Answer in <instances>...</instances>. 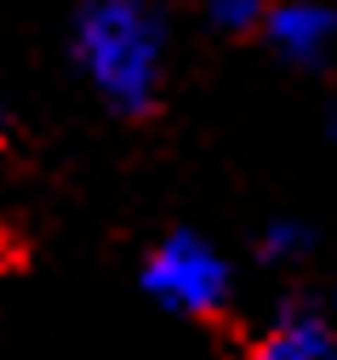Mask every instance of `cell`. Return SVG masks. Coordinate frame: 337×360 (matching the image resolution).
Here are the masks:
<instances>
[{
    "label": "cell",
    "mask_w": 337,
    "mask_h": 360,
    "mask_svg": "<svg viewBox=\"0 0 337 360\" xmlns=\"http://www.w3.org/2000/svg\"><path fill=\"white\" fill-rule=\"evenodd\" d=\"M263 23H269V34H274V40H286V46H309V40H320V29H331V18H326V12H303V6L274 12V18H263Z\"/></svg>",
    "instance_id": "277c9868"
},
{
    "label": "cell",
    "mask_w": 337,
    "mask_h": 360,
    "mask_svg": "<svg viewBox=\"0 0 337 360\" xmlns=\"http://www.w3.org/2000/svg\"><path fill=\"white\" fill-rule=\"evenodd\" d=\"M155 23L137 0H103L86 18V40L80 52L98 75V86L120 103V109H149L155 98Z\"/></svg>",
    "instance_id": "6da1fadb"
},
{
    "label": "cell",
    "mask_w": 337,
    "mask_h": 360,
    "mask_svg": "<svg viewBox=\"0 0 337 360\" xmlns=\"http://www.w3.org/2000/svg\"><path fill=\"white\" fill-rule=\"evenodd\" d=\"M252 18H263L257 0H217V23H252Z\"/></svg>",
    "instance_id": "5b68a950"
},
{
    "label": "cell",
    "mask_w": 337,
    "mask_h": 360,
    "mask_svg": "<svg viewBox=\"0 0 337 360\" xmlns=\"http://www.w3.org/2000/svg\"><path fill=\"white\" fill-rule=\"evenodd\" d=\"M149 292H155L160 303L183 309V314H206V309H217V297L229 292V275H223V263H217L201 240L177 235V240H166V246L149 257Z\"/></svg>",
    "instance_id": "7a4b0ae2"
},
{
    "label": "cell",
    "mask_w": 337,
    "mask_h": 360,
    "mask_svg": "<svg viewBox=\"0 0 337 360\" xmlns=\"http://www.w3.org/2000/svg\"><path fill=\"white\" fill-rule=\"evenodd\" d=\"M257 360H331V338L314 326V321H286L263 349Z\"/></svg>",
    "instance_id": "3957f363"
}]
</instances>
